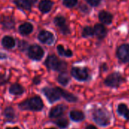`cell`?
<instances>
[{
  "instance_id": "26",
  "label": "cell",
  "mask_w": 129,
  "mask_h": 129,
  "mask_svg": "<svg viewBox=\"0 0 129 129\" xmlns=\"http://www.w3.org/2000/svg\"><path fill=\"white\" fill-rule=\"evenodd\" d=\"M56 124L60 128H66L68 127L69 125V122L67 119L65 118H63V119H58L57 122H56Z\"/></svg>"
},
{
  "instance_id": "22",
  "label": "cell",
  "mask_w": 129,
  "mask_h": 129,
  "mask_svg": "<svg viewBox=\"0 0 129 129\" xmlns=\"http://www.w3.org/2000/svg\"><path fill=\"white\" fill-rule=\"evenodd\" d=\"M14 2L17 5V6L20 8L29 10L31 8V4L29 3L26 0H14Z\"/></svg>"
},
{
  "instance_id": "18",
  "label": "cell",
  "mask_w": 129,
  "mask_h": 129,
  "mask_svg": "<svg viewBox=\"0 0 129 129\" xmlns=\"http://www.w3.org/2000/svg\"><path fill=\"white\" fill-rule=\"evenodd\" d=\"M117 113L120 116L125 118L127 120H129V109L128 108L127 105H125V103H120L118 106Z\"/></svg>"
},
{
  "instance_id": "32",
  "label": "cell",
  "mask_w": 129,
  "mask_h": 129,
  "mask_svg": "<svg viewBox=\"0 0 129 129\" xmlns=\"http://www.w3.org/2000/svg\"><path fill=\"white\" fill-rule=\"evenodd\" d=\"M5 129H20L18 127H14V128H6Z\"/></svg>"
},
{
  "instance_id": "16",
  "label": "cell",
  "mask_w": 129,
  "mask_h": 129,
  "mask_svg": "<svg viewBox=\"0 0 129 129\" xmlns=\"http://www.w3.org/2000/svg\"><path fill=\"white\" fill-rule=\"evenodd\" d=\"M58 89H59L60 96L63 97L66 100H67L68 102L75 103V102H76V101L78 100L77 97H75L73 94H70V93H69V92H67V91H66V90H63V89H61V88H59V87H58Z\"/></svg>"
},
{
  "instance_id": "2",
  "label": "cell",
  "mask_w": 129,
  "mask_h": 129,
  "mask_svg": "<svg viewBox=\"0 0 129 129\" xmlns=\"http://www.w3.org/2000/svg\"><path fill=\"white\" fill-rule=\"evenodd\" d=\"M44 106L43 102L39 97H32L19 105V107L22 109L32 110V111H40Z\"/></svg>"
},
{
  "instance_id": "13",
  "label": "cell",
  "mask_w": 129,
  "mask_h": 129,
  "mask_svg": "<svg viewBox=\"0 0 129 129\" xmlns=\"http://www.w3.org/2000/svg\"><path fill=\"white\" fill-rule=\"evenodd\" d=\"M98 18L101 21V23L106 25L110 24L113 21V15L110 12L106 11H100L98 14Z\"/></svg>"
},
{
  "instance_id": "30",
  "label": "cell",
  "mask_w": 129,
  "mask_h": 129,
  "mask_svg": "<svg viewBox=\"0 0 129 129\" xmlns=\"http://www.w3.org/2000/svg\"><path fill=\"white\" fill-rule=\"evenodd\" d=\"M6 58V55L3 54V53H0V59H5Z\"/></svg>"
},
{
  "instance_id": "12",
  "label": "cell",
  "mask_w": 129,
  "mask_h": 129,
  "mask_svg": "<svg viewBox=\"0 0 129 129\" xmlns=\"http://www.w3.org/2000/svg\"><path fill=\"white\" fill-rule=\"evenodd\" d=\"M66 106L63 105H58L54 106L50 110L49 113V117L50 118H57L63 114V113L66 110Z\"/></svg>"
},
{
  "instance_id": "7",
  "label": "cell",
  "mask_w": 129,
  "mask_h": 129,
  "mask_svg": "<svg viewBox=\"0 0 129 129\" xmlns=\"http://www.w3.org/2000/svg\"><path fill=\"white\" fill-rule=\"evenodd\" d=\"M29 57L33 60L39 61L44 56V50L38 45H33L29 47L28 49Z\"/></svg>"
},
{
  "instance_id": "9",
  "label": "cell",
  "mask_w": 129,
  "mask_h": 129,
  "mask_svg": "<svg viewBox=\"0 0 129 129\" xmlns=\"http://www.w3.org/2000/svg\"><path fill=\"white\" fill-rule=\"evenodd\" d=\"M39 40L42 43L50 45L54 42V37L52 33L48 30H42L39 34Z\"/></svg>"
},
{
  "instance_id": "14",
  "label": "cell",
  "mask_w": 129,
  "mask_h": 129,
  "mask_svg": "<svg viewBox=\"0 0 129 129\" xmlns=\"http://www.w3.org/2000/svg\"><path fill=\"white\" fill-rule=\"evenodd\" d=\"M53 6V2L51 0H42L39 3V8L42 13H48Z\"/></svg>"
},
{
  "instance_id": "25",
  "label": "cell",
  "mask_w": 129,
  "mask_h": 129,
  "mask_svg": "<svg viewBox=\"0 0 129 129\" xmlns=\"http://www.w3.org/2000/svg\"><path fill=\"white\" fill-rule=\"evenodd\" d=\"M94 34V29L91 27H85L83 30H82V36L83 37H88V36H91Z\"/></svg>"
},
{
  "instance_id": "6",
  "label": "cell",
  "mask_w": 129,
  "mask_h": 129,
  "mask_svg": "<svg viewBox=\"0 0 129 129\" xmlns=\"http://www.w3.org/2000/svg\"><path fill=\"white\" fill-rule=\"evenodd\" d=\"M72 76L79 81H86L88 78V71L86 68L74 67L71 70Z\"/></svg>"
},
{
  "instance_id": "10",
  "label": "cell",
  "mask_w": 129,
  "mask_h": 129,
  "mask_svg": "<svg viewBox=\"0 0 129 129\" xmlns=\"http://www.w3.org/2000/svg\"><path fill=\"white\" fill-rule=\"evenodd\" d=\"M55 25L58 27H60L61 32L63 34H68L70 33V28L66 24V19L62 16H58L54 18V21Z\"/></svg>"
},
{
  "instance_id": "33",
  "label": "cell",
  "mask_w": 129,
  "mask_h": 129,
  "mask_svg": "<svg viewBox=\"0 0 129 129\" xmlns=\"http://www.w3.org/2000/svg\"><path fill=\"white\" fill-rule=\"evenodd\" d=\"M45 129H56V128H45Z\"/></svg>"
},
{
  "instance_id": "17",
  "label": "cell",
  "mask_w": 129,
  "mask_h": 129,
  "mask_svg": "<svg viewBox=\"0 0 129 129\" xmlns=\"http://www.w3.org/2000/svg\"><path fill=\"white\" fill-rule=\"evenodd\" d=\"M33 30V25L28 22L24 23L19 27V31L23 35H28V34L31 33Z\"/></svg>"
},
{
  "instance_id": "21",
  "label": "cell",
  "mask_w": 129,
  "mask_h": 129,
  "mask_svg": "<svg viewBox=\"0 0 129 129\" xmlns=\"http://www.w3.org/2000/svg\"><path fill=\"white\" fill-rule=\"evenodd\" d=\"M57 52L60 56H66V57H71L73 56V52L70 49H65L62 45H58L57 47Z\"/></svg>"
},
{
  "instance_id": "27",
  "label": "cell",
  "mask_w": 129,
  "mask_h": 129,
  "mask_svg": "<svg viewBox=\"0 0 129 129\" xmlns=\"http://www.w3.org/2000/svg\"><path fill=\"white\" fill-rule=\"evenodd\" d=\"M77 4V0H63V5L67 8H73Z\"/></svg>"
},
{
  "instance_id": "24",
  "label": "cell",
  "mask_w": 129,
  "mask_h": 129,
  "mask_svg": "<svg viewBox=\"0 0 129 129\" xmlns=\"http://www.w3.org/2000/svg\"><path fill=\"white\" fill-rule=\"evenodd\" d=\"M4 116L6 119H14V116H15V113L14 110L11 108V107H7L5 109L4 112Z\"/></svg>"
},
{
  "instance_id": "5",
  "label": "cell",
  "mask_w": 129,
  "mask_h": 129,
  "mask_svg": "<svg viewBox=\"0 0 129 129\" xmlns=\"http://www.w3.org/2000/svg\"><path fill=\"white\" fill-rule=\"evenodd\" d=\"M43 94L48 99V100L51 103H53L58 100L60 98V94L59 91L58 87L56 88H51V87H45L42 90Z\"/></svg>"
},
{
  "instance_id": "8",
  "label": "cell",
  "mask_w": 129,
  "mask_h": 129,
  "mask_svg": "<svg viewBox=\"0 0 129 129\" xmlns=\"http://www.w3.org/2000/svg\"><path fill=\"white\" fill-rule=\"evenodd\" d=\"M117 58L122 62H129V44H122L119 46L116 50Z\"/></svg>"
},
{
  "instance_id": "4",
  "label": "cell",
  "mask_w": 129,
  "mask_h": 129,
  "mask_svg": "<svg viewBox=\"0 0 129 129\" xmlns=\"http://www.w3.org/2000/svg\"><path fill=\"white\" fill-rule=\"evenodd\" d=\"M122 81H123V78L122 77V75L118 72H113L106 78L104 81V84L107 87L115 88V87H118Z\"/></svg>"
},
{
  "instance_id": "28",
  "label": "cell",
  "mask_w": 129,
  "mask_h": 129,
  "mask_svg": "<svg viewBox=\"0 0 129 129\" xmlns=\"http://www.w3.org/2000/svg\"><path fill=\"white\" fill-rule=\"evenodd\" d=\"M86 1L90 5H91L93 7H97L101 2V0H86Z\"/></svg>"
},
{
  "instance_id": "19",
  "label": "cell",
  "mask_w": 129,
  "mask_h": 129,
  "mask_svg": "<svg viewBox=\"0 0 129 129\" xmlns=\"http://www.w3.org/2000/svg\"><path fill=\"white\" fill-rule=\"evenodd\" d=\"M2 43L4 47L7 49H12L15 46V40L13 37L10 36H5L2 40Z\"/></svg>"
},
{
  "instance_id": "29",
  "label": "cell",
  "mask_w": 129,
  "mask_h": 129,
  "mask_svg": "<svg viewBox=\"0 0 129 129\" xmlns=\"http://www.w3.org/2000/svg\"><path fill=\"white\" fill-rule=\"evenodd\" d=\"M85 129H98L94 125H89L88 126H86Z\"/></svg>"
},
{
  "instance_id": "31",
  "label": "cell",
  "mask_w": 129,
  "mask_h": 129,
  "mask_svg": "<svg viewBox=\"0 0 129 129\" xmlns=\"http://www.w3.org/2000/svg\"><path fill=\"white\" fill-rule=\"evenodd\" d=\"M29 3H30V4H33V3H35V2H36V1L37 0H26Z\"/></svg>"
},
{
  "instance_id": "23",
  "label": "cell",
  "mask_w": 129,
  "mask_h": 129,
  "mask_svg": "<svg viewBox=\"0 0 129 129\" xmlns=\"http://www.w3.org/2000/svg\"><path fill=\"white\" fill-rule=\"evenodd\" d=\"M57 81L58 82L63 85V86H66L68 84L69 81H70V78L68 77V75L65 73H61L60 75H59L58 78H57Z\"/></svg>"
},
{
  "instance_id": "20",
  "label": "cell",
  "mask_w": 129,
  "mask_h": 129,
  "mask_svg": "<svg viewBox=\"0 0 129 129\" xmlns=\"http://www.w3.org/2000/svg\"><path fill=\"white\" fill-rule=\"evenodd\" d=\"M9 92L13 95H20L24 92V90L21 85L18 84H14L10 87Z\"/></svg>"
},
{
  "instance_id": "11",
  "label": "cell",
  "mask_w": 129,
  "mask_h": 129,
  "mask_svg": "<svg viewBox=\"0 0 129 129\" xmlns=\"http://www.w3.org/2000/svg\"><path fill=\"white\" fill-rule=\"evenodd\" d=\"M94 34L100 40L104 39L106 37V36H107V33L106 27L102 24H95V26L94 27Z\"/></svg>"
},
{
  "instance_id": "15",
  "label": "cell",
  "mask_w": 129,
  "mask_h": 129,
  "mask_svg": "<svg viewBox=\"0 0 129 129\" xmlns=\"http://www.w3.org/2000/svg\"><path fill=\"white\" fill-rule=\"evenodd\" d=\"M70 119L74 122H81L85 119V115L82 111L73 110L70 113Z\"/></svg>"
},
{
  "instance_id": "3",
  "label": "cell",
  "mask_w": 129,
  "mask_h": 129,
  "mask_svg": "<svg viewBox=\"0 0 129 129\" xmlns=\"http://www.w3.org/2000/svg\"><path fill=\"white\" fill-rule=\"evenodd\" d=\"M45 65L48 68L58 71H63L67 67V65L65 62L60 61L58 58L54 55H51L46 59Z\"/></svg>"
},
{
  "instance_id": "1",
  "label": "cell",
  "mask_w": 129,
  "mask_h": 129,
  "mask_svg": "<svg viewBox=\"0 0 129 129\" xmlns=\"http://www.w3.org/2000/svg\"><path fill=\"white\" fill-rule=\"evenodd\" d=\"M94 122L101 126H107L110 124L111 117L109 112L104 108L96 109L92 114Z\"/></svg>"
}]
</instances>
